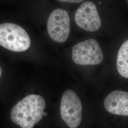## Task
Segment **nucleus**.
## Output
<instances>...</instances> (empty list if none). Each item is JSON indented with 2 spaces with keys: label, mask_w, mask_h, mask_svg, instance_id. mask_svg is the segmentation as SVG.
<instances>
[{
  "label": "nucleus",
  "mask_w": 128,
  "mask_h": 128,
  "mask_svg": "<svg viewBox=\"0 0 128 128\" xmlns=\"http://www.w3.org/2000/svg\"><path fill=\"white\" fill-rule=\"evenodd\" d=\"M48 35L54 41L63 43L70 32V20L68 14L62 9H56L50 14L47 24Z\"/></svg>",
  "instance_id": "5"
},
{
  "label": "nucleus",
  "mask_w": 128,
  "mask_h": 128,
  "mask_svg": "<svg viewBox=\"0 0 128 128\" xmlns=\"http://www.w3.org/2000/svg\"><path fill=\"white\" fill-rule=\"evenodd\" d=\"M47 114L46 113V112H43V115H44V116H47Z\"/></svg>",
  "instance_id": "11"
},
{
  "label": "nucleus",
  "mask_w": 128,
  "mask_h": 128,
  "mask_svg": "<svg viewBox=\"0 0 128 128\" xmlns=\"http://www.w3.org/2000/svg\"><path fill=\"white\" fill-rule=\"evenodd\" d=\"M72 57L74 62L80 65H96L104 60L100 45L94 39H88L74 46Z\"/></svg>",
  "instance_id": "4"
},
{
  "label": "nucleus",
  "mask_w": 128,
  "mask_h": 128,
  "mask_svg": "<svg viewBox=\"0 0 128 128\" xmlns=\"http://www.w3.org/2000/svg\"><path fill=\"white\" fill-rule=\"evenodd\" d=\"M82 105L74 92L68 90L64 92L60 104V114L62 120L70 128H76L81 122Z\"/></svg>",
  "instance_id": "3"
},
{
  "label": "nucleus",
  "mask_w": 128,
  "mask_h": 128,
  "mask_svg": "<svg viewBox=\"0 0 128 128\" xmlns=\"http://www.w3.org/2000/svg\"><path fill=\"white\" fill-rule=\"evenodd\" d=\"M45 107L46 102L40 96H28L13 107L11 119L22 128H32L41 120Z\"/></svg>",
  "instance_id": "1"
},
{
  "label": "nucleus",
  "mask_w": 128,
  "mask_h": 128,
  "mask_svg": "<svg viewBox=\"0 0 128 128\" xmlns=\"http://www.w3.org/2000/svg\"><path fill=\"white\" fill-rule=\"evenodd\" d=\"M117 68L124 78H128V40L125 41L119 49L117 58Z\"/></svg>",
  "instance_id": "8"
},
{
  "label": "nucleus",
  "mask_w": 128,
  "mask_h": 128,
  "mask_svg": "<svg viewBox=\"0 0 128 128\" xmlns=\"http://www.w3.org/2000/svg\"><path fill=\"white\" fill-rule=\"evenodd\" d=\"M74 19L78 26L86 31L94 32L101 27V18L96 5L92 2L82 3L75 14Z\"/></svg>",
  "instance_id": "6"
},
{
  "label": "nucleus",
  "mask_w": 128,
  "mask_h": 128,
  "mask_svg": "<svg viewBox=\"0 0 128 128\" xmlns=\"http://www.w3.org/2000/svg\"><path fill=\"white\" fill-rule=\"evenodd\" d=\"M31 44L30 38L22 28L15 24L0 25V45L14 52L27 50Z\"/></svg>",
  "instance_id": "2"
},
{
  "label": "nucleus",
  "mask_w": 128,
  "mask_h": 128,
  "mask_svg": "<svg viewBox=\"0 0 128 128\" xmlns=\"http://www.w3.org/2000/svg\"><path fill=\"white\" fill-rule=\"evenodd\" d=\"M105 109L112 114L128 116V92L114 91L110 92L104 101Z\"/></svg>",
  "instance_id": "7"
},
{
  "label": "nucleus",
  "mask_w": 128,
  "mask_h": 128,
  "mask_svg": "<svg viewBox=\"0 0 128 128\" xmlns=\"http://www.w3.org/2000/svg\"><path fill=\"white\" fill-rule=\"evenodd\" d=\"M2 69L1 68V67L0 66V78L2 76Z\"/></svg>",
  "instance_id": "10"
},
{
  "label": "nucleus",
  "mask_w": 128,
  "mask_h": 128,
  "mask_svg": "<svg viewBox=\"0 0 128 128\" xmlns=\"http://www.w3.org/2000/svg\"><path fill=\"white\" fill-rule=\"evenodd\" d=\"M62 2H67L70 3H80L84 0H58Z\"/></svg>",
  "instance_id": "9"
}]
</instances>
